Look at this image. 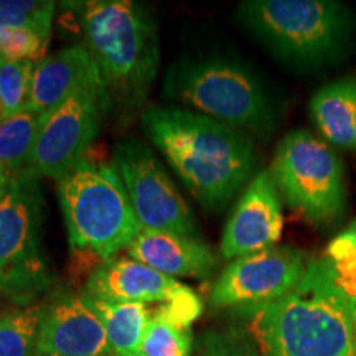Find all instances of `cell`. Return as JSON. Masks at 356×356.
<instances>
[{"instance_id": "obj_1", "label": "cell", "mask_w": 356, "mask_h": 356, "mask_svg": "<svg viewBox=\"0 0 356 356\" xmlns=\"http://www.w3.org/2000/svg\"><path fill=\"white\" fill-rule=\"evenodd\" d=\"M142 126L207 210H220L246 185L256 163L248 134L178 106H149Z\"/></svg>"}, {"instance_id": "obj_2", "label": "cell", "mask_w": 356, "mask_h": 356, "mask_svg": "<svg viewBox=\"0 0 356 356\" xmlns=\"http://www.w3.org/2000/svg\"><path fill=\"white\" fill-rule=\"evenodd\" d=\"M241 314L262 356H353V299L328 257H312L304 277L282 299Z\"/></svg>"}, {"instance_id": "obj_3", "label": "cell", "mask_w": 356, "mask_h": 356, "mask_svg": "<svg viewBox=\"0 0 356 356\" xmlns=\"http://www.w3.org/2000/svg\"><path fill=\"white\" fill-rule=\"evenodd\" d=\"M78 12L83 47L95 61L111 102L137 106L157 76L160 63L155 22L131 0L71 3Z\"/></svg>"}, {"instance_id": "obj_4", "label": "cell", "mask_w": 356, "mask_h": 356, "mask_svg": "<svg viewBox=\"0 0 356 356\" xmlns=\"http://www.w3.org/2000/svg\"><path fill=\"white\" fill-rule=\"evenodd\" d=\"M238 17L270 55L299 70L341 61L355 35L350 8L335 0H246Z\"/></svg>"}, {"instance_id": "obj_5", "label": "cell", "mask_w": 356, "mask_h": 356, "mask_svg": "<svg viewBox=\"0 0 356 356\" xmlns=\"http://www.w3.org/2000/svg\"><path fill=\"white\" fill-rule=\"evenodd\" d=\"M163 89L170 101L248 136H267L275 127L273 97L254 71L236 60L180 61L168 70Z\"/></svg>"}, {"instance_id": "obj_6", "label": "cell", "mask_w": 356, "mask_h": 356, "mask_svg": "<svg viewBox=\"0 0 356 356\" xmlns=\"http://www.w3.org/2000/svg\"><path fill=\"white\" fill-rule=\"evenodd\" d=\"M56 191L73 249L108 261L142 231L114 165L86 157L58 180Z\"/></svg>"}, {"instance_id": "obj_7", "label": "cell", "mask_w": 356, "mask_h": 356, "mask_svg": "<svg viewBox=\"0 0 356 356\" xmlns=\"http://www.w3.org/2000/svg\"><path fill=\"white\" fill-rule=\"evenodd\" d=\"M42 210L38 178L13 175L0 202V292L19 307L33 305L53 286L42 248Z\"/></svg>"}, {"instance_id": "obj_8", "label": "cell", "mask_w": 356, "mask_h": 356, "mask_svg": "<svg viewBox=\"0 0 356 356\" xmlns=\"http://www.w3.org/2000/svg\"><path fill=\"white\" fill-rule=\"evenodd\" d=\"M270 175L289 208L312 225H332L346 210L343 163L309 131H293L280 140Z\"/></svg>"}, {"instance_id": "obj_9", "label": "cell", "mask_w": 356, "mask_h": 356, "mask_svg": "<svg viewBox=\"0 0 356 356\" xmlns=\"http://www.w3.org/2000/svg\"><path fill=\"white\" fill-rule=\"evenodd\" d=\"M109 106L108 91L101 76H96L44 114L29 165L30 175L60 180L83 162Z\"/></svg>"}, {"instance_id": "obj_10", "label": "cell", "mask_w": 356, "mask_h": 356, "mask_svg": "<svg viewBox=\"0 0 356 356\" xmlns=\"http://www.w3.org/2000/svg\"><path fill=\"white\" fill-rule=\"evenodd\" d=\"M114 167L142 229L195 236L197 222L188 204L149 147L136 139L119 142Z\"/></svg>"}, {"instance_id": "obj_11", "label": "cell", "mask_w": 356, "mask_h": 356, "mask_svg": "<svg viewBox=\"0 0 356 356\" xmlns=\"http://www.w3.org/2000/svg\"><path fill=\"white\" fill-rule=\"evenodd\" d=\"M312 257L292 246H273L238 257L211 289L215 309H254L282 299L304 277Z\"/></svg>"}, {"instance_id": "obj_12", "label": "cell", "mask_w": 356, "mask_h": 356, "mask_svg": "<svg viewBox=\"0 0 356 356\" xmlns=\"http://www.w3.org/2000/svg\"><path fill=\"white\" fill-rule=\"evenodd\" d=\"M37 355L114 356L101 318L81 293L58 291L43 302Z\"/></svg>"}, {"instance_id": "obj_13", "label": "cell", "mask_w": 356, "mask_h": 356, "mask_svg": "<svg viewBox=\"0 0 356 356\" xmlns=\"http://www.w3.org/2000/svg\"><path fill=\"white\" fill-rule=\"evenodd\" d=\"M282 225L279 190L270 172L262 170L246 186L226 222L221 238V256L234 261L273 248L282 234Z\"/></svg>"}, {"instance_id": "obj_14", "label": "cell", "mask_w": 356, "mask_h": 356, "mask_svg": "<svg viewBox=\"0 0 356 356\" xmlns=\"http://www.w3.org/2000/svg\"><path fill=\"white\" fill-rule=\"evenodd\" d=\"M191 291L177 279L157 273L140 262L121 257L97 266L88 277L84 293L108 302L168 304Z\"/></svg>"}, {"instance_id": "obj_15", "label": "cell", "mask_w": 356, "mask_h": 356, "mask_svg": "<svg viewBox=\"0 0 356 356\" xmlns=\"http://www.w3.org/2000/svg\"><path fill=\"white\" fill-rule=\"evenodd\" d=\"M131 259L168 277H210L216 257L197 236L142 229L127 246Z\"/></svg>"}, {"instance_id": "obj_16", "label": "cell", "mask_w": 356, "mask_h": 356, "mask_svg": "<svg viewBox=\"0 0 356 356\" xmlns=\"http://www.w3.org/2000/svg\"><path fill=\"white\" fill-rule=\"evenodd\" d=\"M96 76H99V71L83 44L63 48L35 65L25 108L43 115L48 114Z\"/></svg>"}, {"instance_id": "obj_17", "label": "cell", "mask_w": 356, "mask_h": 356, "mask_svg": "<svg viewBox=\"0 0 356 356\" xmlns=\"http://www.w3.org/2000/svg\"><path fill=\"white\" fill-rule=\"evenodd\" d=\"M310 115L325 139L356 152V76L323 84L312 96Z\"/></svg>"}, {"instance_id": "obj_18", "label": "cell", "mask_w": 356, "mask_h": 356, "mask_svg": "<svg viewBox=\"0 0 356 356\" xmlns=\"http://www.w3.org/2000/svg\"><path fill=\"white\" fill-rule=\"evenodd\" d=\"M84 299L92 307L104 325L106 335L115 356H140L147 325L150 322V309L137 302H108L84 293Z\"/></svg>"}, {"instance_id": "obj_19", "label": "cell", "mask_w": 356, "mask_h": 356, "mask_svg": "<svg viewBox=\"0 0 356 356\" xmlns=\"http://www.w3.org/2000/svg\"><path fill=\"white\" fill-rule=\"evenodd\" d=\"M43 114L24 108L0 122V163L12 175L29 172Z\"/></svg>"}, {"instance_id": "obj_20", "label": "cell", "mask_w": 356, "mask_h": 356, "mask_svg": "<svg viewBox=\"0 0 356 356\" xmlns=\"http://www.w3.org/2000/svg\"><path fill=\"white\" fill-rule=\"evenodd\" d=\"M43 304L0 312V356H37Z\"/></svg>"}, {"instance_id": "obj_21", "label": "cell", "mask_w": 356, "mask_h": 356, "mask_svg": "<svg viewBox=\"0 0 356 356\" xmlns=\"http://www.w3.org/2000/svg\"><path fill=\"white\" fill-rule=\"evenodd\" d=\"M191 345L193 335L188 327H181L155 310L147 325L140 356H190Z\"/></svg>"}, {"instance_id": "obj_22", "label": "cell", "mask_w": 356, "mask_h": 356, "mask_svg": "<svg viewBox=\"0 0 356 356\" xmlns=\"http://www.w3.org/2000/svg\"><path fill=\"white\" fill-rule=\"evenodd\" d=\"M50 42V32L33 26H12L0 33V60L35 61L43 60Z\"/></svg>"}, {"instance_id": "obj_23", "label": "cell", "mask_w": 356, "mask_h": 356, "mask_svg": "<svg viewBox=\"0 0 356 356\" xmlns=\"http://www.w3.org/2000/svg\"><path fill=\"white\" fill-rule=\"evenodd\" d=\"M35 61L0 60V101L8 115L17 114L26 106L32 86Z\"/></svg>"}, {"instance_id": "obj_24", "label": "cell", "mask_w": 356, "mask_h": 356, "mask_svg": "<svg viewBox=\"0 0 356 356\" xmlns=\"http://www.w3.org/2000/svg\"><path fill=\"white\" fill-rule=\"evenodd\" d=\"M53 15H55V2H47V0H0V25L3 29L33 26V29L51 32Z\"/></svg>"}, {"instance_id": "obj_25", "label": "cell", "mask_w": 356, "mask_h": 356, "mask_svg": "<svg viewBox=\"0 0 356 356\" xmlns=\"http://www.w3.org/2000/svg\"><path fill=\"white\" fill-rule=\"evenodd\" d=\"M202 350L203 356H262L252 337L241 328L204 333Z\"/></svg>"}, {"instance_id": "obj_26", "label": "cell", "mask_w": 356, "mask_h": 356, "mask_svg": "<svg viewBox=\"0 0 356 356\" xmlns=\"http://www.w3.org/2000/svg\"><path fill=\"white\" fill-rule=\"evenodd\" d=\"M356 256V222L338 234L327 249V257L330 261H345Z\"/></svg>"}, {"instance_id": "obj_27", "label": "cell", "mask_w": 356, "mask_h": 356, "mask_svg": "<svg viewBox=\"0 0 356 356\" xmlns=\"http://www.w3.org/2000/svg\"><path fill=\"white\" fill-rule=\"evenodd\" d=\"M12 178H13L12 173L8 172L7 168L2 165V163H0V202H2V198L6 197L8 186H10Z\"/></svg>"}, {"instance_id": "obj_28", "label": "cell", "mask_w": 356, "mask_h": 356, "mask_svg": "<svg viewBox=\"0 0 356 356\" xmlns=\"http://www.w3.org/2000/svg\"><path fill=\"white\" fill-rule=\"evenodd\" d=\"M351 355L356 356V299H353V322H351Z\"/></svg>"}, {"instance_id": "obj_29", "label": "cell", "mask_w": 356, "mask_h": 356, "mask_svg": "<svg viewBox=\"0 0 356 356\" xmlns=\"http://www.w3.org/2000/svg\"><path fill=\"white\" fill-rule=\"evenodd\" d=\"M3 119H7V114H6V109H3L2 101H0V122H2Z\"/></svg>"}, {"instance_id": "obj_30", "label": "cell", "mask_w": 356, "mask_h": 356, "mask_svg": "<svg viewBox=\"0 0 356 356\" xmlns=\"http://www.w3.org/2000/svg\"><path fill=\"white\" fill-rule=\"evenodd\" d=\"M2 30H3V26H2V25H0V33H2Z\"/></svg>"}, {"instance_id": "obj_31", "label": "cell", "mask_w": 356, "mask_h": 356, "mask_svg": "<svg viewBox=\"0 0 356 356\" xmlns=\"http://www.w3.org/2000/svg\"><path fill=\"white\" fill-rule=\"evenodd\" d=\"M37 356H53V355H37Z\"/></svg>"}, {"instance_id": "obj_32", "label": "cell", "mask_w": 356, "mask_h": 356, "mask_svg": "<svg viewBox=\"0 0 356 356\" xmlns=\"http://www.w3.org/2000/svg\"><path fill=\"white\" fill-rule=\"evenodd\" d=\"M114 356H115V355H114Z\"/></svg>"}]
</instances>
